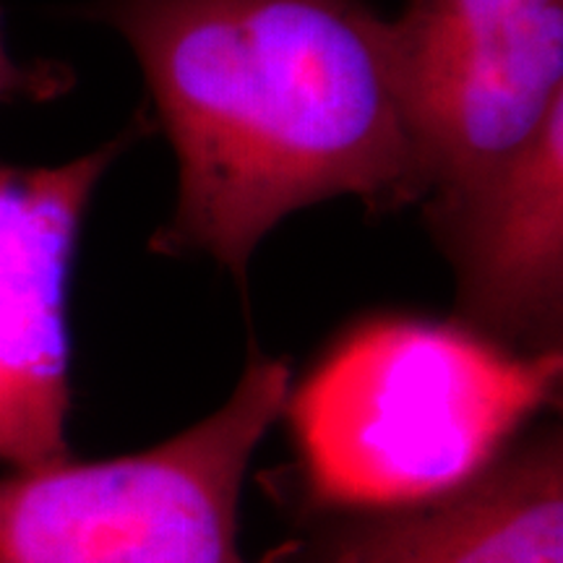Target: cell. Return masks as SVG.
<instances>
[{
	"mask_svg": "<svg viewBox=\"0 0 563 563\" xmlns=\"http://www.w3.org/2000/svg\"><path fill=\"white\" fill-rule=\"evenodd\" d=\"M391 24L420 207L490 178L563 108V0H410Z\"/></svg>",
	"mask_w": 563,
	"mask_h": 563,
	"instance_id": "cell-4",
	"label": "cell"
},
{
	"mask_svg": "<svg viewBox=\"0 0 563 563\" xmlns=\"http://www.w3.org/2000/svg\"><path fill=\"white\" fill-rule=\"evenodd\" d=\"M329 563H563L561 431L514 441L446 496L373 511Z\"/></svg>",
	"mask_w": 563,
	"mask_h": 563,
	"instance_id": "cell-6",
	"label": "cell"
},
{
	"mask_svg": "<svg viewBox=\"0 0 563 563\" xmlns=\"http://www.w3.org/2000/svg\"><path fill=\"white\" fill-rule=\"evenodd\" d=\"M74 74L60 63H32L24 66L5 47L3 19H0V104L51 102L66 95Z\"/></svg>",
	"mask_w": 563,
	"mask_h": 563,
	"instance_id": "cell-8",
	"label": "cell"
},
{
	"mask_svg": "<svg viewBox=\"0 0 563 563\" xmlns=\"http://www.w3.org/2000/svg\"><path fill=\"white\" fill-rule=\"evenodd\" d=\"M422 214L454 269V321L517 352L561 350L563 108L501 170Z\"/></svg>",
	"mask_w": 563,
	"mask_h": 563,
	"instance_id": "cell-5",
	"label": "cell"
},
{
	"mask_svg": "<svg viewBox=\"0 0 563 563\" xmlns=\"http://www.w3.org/2000/svg\"><path fill=\"white\" fill-rule=\"evenodd\" d=\"M290 386L287 363L256 355L214 412L146 452L11 467L0 563H251L238 545L243 481Z\"/></svg>",
	"mask_w": 563,
	"mask_h": 563,
	"instance_id": "cell-3",
	"label": "cell"
},
{
	"mask_svg": "<svg viewBox=\"0 0 563 563\" xmlns=\"http://www.w3.org/2000/svg\"><path fill=\"white\" fill-rule=\"evenodd\" d=\"M42 266L11 165H0V418L30 371Z\"/></svg>",
	"mask_w": 563,
	"mask_h": 563,
	"instance_id": "cell-7",
	"label": "cell"
},
{
	"mask_svg": "<svg viewBox=\"0 0 563 563\" xmlns=\"http://www.w3.org/2000/svg\"><path fill=\"white\" fill-rule=\"evenodd\" d=\"M563 355L517 352L460 321L382 316L350 329L285 415L321 506L391 511L446 496L559 405Z\"/></svg>",
	"mask_w": 563,
	"mask_h": 563,
	"instance_id": "cell-2",
	"label": "cell"
},
{
	"mask_svg": "<svg viewBox=\"0 0 563 563\" xmlns=\"http://www.w3.org/2000/svg\"><path fill=\"white\" fill-rule=\"evenodd\" d=\"M144 70L178 165L152 249L245 277L295 211L420 203L391 19L365 0H91Z\"/></svg>",
	"mask_w": 563,
	"mask_h": 563,
	"instance_id": "cell-1",
	"label": "cell"
}]
</instances>
